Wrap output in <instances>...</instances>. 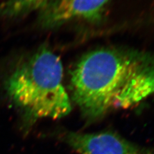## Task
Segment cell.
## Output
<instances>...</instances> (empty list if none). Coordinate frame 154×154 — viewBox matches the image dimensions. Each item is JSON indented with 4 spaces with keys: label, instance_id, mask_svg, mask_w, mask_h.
I'll use <instances>...</instances> for the list:
<instances>
[{
    "label": "cell",
    "instance_id": "3",
    "mask_svg": "<svg viewBox=\"0 0 154 154\" xmlns=\"http://www.w3.org/2000/svg\"><path fill=\"white\" fill-rule=\"evenodd\" d=\"M60 138L79 154H154V148L141 146L112 131L82 133L65 131Z\"/></svg>",
    "mask_w": 154,
    "mask_h": 154
},
{
    "label": "cell",
    "instance_id": "1",
    "mask_svg": "<svg viewBox=\"0 0 154 154\" xmlns=\"http://www.w3.org/2000/svg\"><path fill=\"white\" fill-rule=\"evenodd\" d=\"M73 98L88 122L128 109L154 94V60L132 52L100 49L71 72Z\"/></svg>",
    "mask_w": 154,
    "mask_h": 154
},
{
    "label": "cell",
    "instance_id": "5",
    "mask_svg": "<svg viewBox=\"0 0 154 154\" xmlns=\"http://www.w3.org/2000/svg\"><path fill=\"white\" fill-rule=\"evenodd\" d=\"M48 0H8L1 11L6 16H16L41 7Z\"/></svg>",
    "mask_w": 154,
    "mask_h": 154
},
{
    "label": "cell",
    "instance_id": "2",
    "mask_svg": "<svg viewBox=\"0 0 154 154\" xmlns=\"http://www.w3.org/2000/svg\"><path fill=\"white\" fill-rule=\"evenodd\" d=\"M63 75L59 57L43 49L13 72L7 81V93L30 121L63 118L72 108Z\"/></svg>",
    "mask_w": 154,
    "mask_h": 154
},
{
    "label": "cell",
    "instance_id": "4",
    "mask_svg": "<svg viewBox=\"0 0 154 154\" xmlns=\"http://www.w3.org/2000/svg\"><path fill=\"white\" fill-rule=\"evenodd\" d=\"M109 0H57L45 15L48 25L76 19H93L97 17Z\"/></svg>",
    "mask_w": 154,
    "mask_h": 154
}]
</instances>
